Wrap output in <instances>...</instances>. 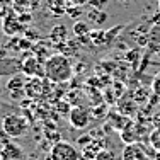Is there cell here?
<instances>
[{
	"instance_id": "obj_3",
	"label": "cell",
	"mask_w": 160,
	"mask_h": 160,
	"mask_svg": "<svg viewBox=\"0 0 160 160\" xmlns=\"http://www.w3.org/2000/svg\"><path fill=\"white\" fill-rule=\"evenodd\" d=\"M49 160H80V153L72 143L58 142L49 152Z\"/></svg>"
},
{
	"instance_id": "obj_17",
	"label": "cell",
	"mask_w": 160,
	"mask_h": 160,
	"mask_svg": "<svg viewBox=\"0 0 160 160\" xmlns=\"http://www.w3.org/2000/svg\"><path fill=\"white\" fill-rule=\"evenodd\" d=\"M94 160H116V155H114V152L108 150V148H102V150H99L96 153Z\"/></svg>"
},
{
	"instance_id": "obj_5",
	"label": "cell",
	"mask_w": 160,
	"mask_h": 160,
	"mask_svg": "<svg viewBox=\"0 0 160 160\" xmlns=\"http://www.w3.org/2000/svg\"><path fill=\"white\" fill-rule=\"evenodd\" d=\"M0 160H28V155L21 145L5 142L0 148Z\"/></svg>"
},
{
	"instance_id": "obj_18",
	"label": "cell",
	"mask_w": 160,
	"mask_h": 160,
	"mask_svg": "<svg viewBox=\"0 0 160 160\" xmlns=\"http://www.w3.org/2000/svg\"><path fill=\"white\" fill-rule=\"evenodd\" d=\"M67 16L77 19L82 16V7H77V5H67Z\"/></svg>"
},
{
	"instance_id": "obj_19",
	"label": "cell",
	"mask_w": 160,
	"mask_h": 160,
	"mask_svg": "<svg viewBox=\"0 0 160 160\" xmlns=\"http://www.w3.org/2000/svg\"><path fill=\"white\" fill-rule=\"evenodd\" d=\"M150 143L155 147V150H158V152H160V129H158V131H153V133H152V136H150Z\"/></svg>"
},
{
	"instance_id": "obj_22",
	"label": "cell",
	"mask_w": 160,
	"mask_h": 160,
	"mask_svg": "<svg viewBox=\"0 0 160 160\" xmlns=\"http://www.w3.org/2000/svg\"><path fill=\"white\" fill-rule=\"evenodd\" d=\"M68 2L72 3V5H77V7H83L85 5L87 2H89V0H68Z\"/></svg>"
},
{
	"instance_id": "obj_10",
	"label": "cell",
	"mask_w": 160,
	"mask_h": 160,
	"mask_svg": "<svg viewBox=\"0 0 160 160\" xmlns=\"http://www.w3.org/2000/svg\"><path fill=\"white\" fill-rule=\"evenodd\" d=\"M39 3V0H14V9L19 10L17 14H29Z\"/></svg>"
},
{
	"instance_id": "obj_23",
	"label": "cell",
	"mask_w": 160,
	"mask_h": 160,
	"mask_svg": "<svg viewBox=\"0 0 160 160\" xmlns=\"http://www.w3.org/2000/svg\"><path fill=\"white\" fill-rule=\"evenodd\" d=\"M5 16H7V9H5V7H2V5H0V24L3 22V19H5Z\"/></svg>"
},
{
	"instance_id": "obj_25",
	"label": "cell",
	"mask_w": 160,
	"mask_h": 160,
	"mask_svg": "<svg viewBox=\"0 0 160 160\" xmlns=\"http://www.w3.org/2000/svg\"><path fill=\"white\" fill-rule=\"evenodd\" d=\"M80 160H90V158H85V157H80Z\"/></svg>"
},
{
	"instance_id": "obj_26",
	"label": "cell",
	"mask_w": 160,
	"mask_h": 160,
	"mask_svg": "<svg viewBox=\"0 0 160 160\" xmlns=\"http://www.w3.org/2000/svg\"><path fill=\"white\" fill-rule=\"evenodd\" d=\"M121 2H129V0H121Z\"/></svg>"
},
{
	"instance_id": "obj_27",
	"label": "cell",
	"mask_w": 160,
	"mask_h": 160,
	"mask_svg": "<svg viewBox=\"0 0 160 160\" xmlns=\"http://www.w3.org/2000/svg\"><path fill=\"white\" fill-rule=\"evenodd\" d=\"M158 9H160V0H158Z\"/></svg>"
},
{
	"instance_id": "obj_2",
	"label": "cell",
	"mask_w": 160,
	"mask_h": 160,
	"mask_svg": "<svg viewBox=\"0 0 160 160\" xmlns=\"http://www.w3.org/2000/svg\"><path fill=\"white\" fill-rule=\"evenodd\" d=\"M2 129L9 138H21L28 133L29 123L26 118L19 116L16 112H10L2 118Z\"/></svg>"
},
{
	"instance_id": "obj_21",
	"label": "cell",
	"mask_w": 160,
	"mask_h": 160,
	"mask_svg": "<svg viewBox=\"0 0 160 160\" xmlns=\"http://www.w3.org/2000/svg\"><path fill=\"white\" fill-rule=\"evenodd\" d=\"M87 3H90V5L94 7V9H99V10H102V7L108 3V0H89Z\"/></svg>"
},
{
	"instance_id": "obj_24",
	"label": "cell",
	"mask_w": 160,
	"mask_h": 160,
	"mask_svg": "<svg viewBox=\"0 0 160 160\" xmlns=\"http://www.w3.org/2000/svg\"><path fill=\"white\" fill-rule=\"evenodd\" d=\"M2 108H7V106H5V104H3V102H2V101H0V109H2Z\"/></svg>"
},
{
	"instance_id": "obj_11",
	"label": "cell",
	"mask_w": 160,
	"mask_h": 160,
	"mask_svg": "<svg viewBox=\"0 0 160 160\" xmlns=\"http://www.w3.org/2000/svg\"><path fill=\"white\" fill-rule=\"evenodd\" d=\"M49 38H51L55 43H63V41H67V38H68V29L65 28L63 24H58V26H55V28L51 29Z\"/></svg>"
},
{
	"instance_id": "obj_7",
	"label": "cell",
	"mask_w": 160,
	"mask_h": 160,
	"mask_svg": "<svg viewBox=\"0 0 160 160\" xmlns=\"http://www.w3.org/2000/svg\"><path fill=\"white\" fill-rule=\"evenodd\" d=\"M43 65L38 58L29 56L22 62V72H24L28 77H38V75H44V68H41Z\"/></svg>"
},
{
	"instance_id": "obj_8",
	"label": "cell",
	"mask_w": 160,
	"mask_h": 160,
	"mask_svg": "<svg viewBox=\"0 0 160 160\" xmlns=\"http://www.w3.org/2000/svg\"><path fill=\"white\" fill-rule=\"evenodd\" d=\"M121 160H147V155H145V150L138 143H131L124 147Z\"/></svg>"
},
{
	"instance_id": "obj_20",
	"label": "cell",
	"mask_w": 160,
	"mask_h": 160,
	"mask_svg": "<svg viewBox=\"0 0 160 160\" xmlns=\"http://www.w3.org/2000/svg\"><path fill=\"white\" fill-rule=\"evenodd\" d=\"M152 90H153L155 96L160 97V75H157V77L153 78V82H152Z\"/></svg>"
},
{
	"instance_id": "obj_9",
	"label": "cell",
	"mask_w": 160,
	"mask_h": 160,
	"mask_svg": "<svg viewBox=\"0 0 160 160\" xmlns=\"http://www.w3.org/2000/svg\"><path fill=\"white\" fill-rule=\"evenodd\" d=\"M22 72V63L16 58H0V77L2 75H14Z\"/></svg>"
},
{
	"instance_id": "obj_12",
	"label": "cell",
	"mask_w": 160,
	"mask_h": 160,
	"mask_svg": "<svg viewBox=\"0 0 160 160\" xmlns=\"http://www.w3.org/2000/svg\"><path fill=\"white\" fill-rule=\"evenodd\" d=\"M48 9L53 16H63L67 14V3L65 0H48Z\"/></svg>"
},
{
	"instance_id": "obj_14",
	"label": "cell",
	"mask_w": 160,
	"mask_h": 160,
	"mask_svg": "<svg viewBox=\"0 0 160 160\" xmlns=\"http://www.w3.org/2000/svg\"><path fill=\"white\" fill-rule=\"evenodd\" d=\"M89 19L94 22L96 26H102L106 21H108V14L104 10H99V9H92V12H89Z\"/></svg>"
},
{
	"instance_id": "obj_16",
	"label": "cell",
	"mask_w": 160,
	"mask_h": 160,
	"mask_svg": "<svg viewBox=\"0 0 160 160\" xmlns=\"http://www.w3.org/2000/svg\"><path fill=\"white\" fill-rule=\"evenodd\" d=\"M24 85H26L24 78H22L21 75H17V77H12V80H9V83H7V89H9L10 92H14V90H16V87H17L19 90H24Z\"/></svg>"
},
{
	"instance_id": "obj_1",
	"label": "cell",
	"mask_w": 160,
	"mask_h": 160,
	"mask_svg": "<svg viewBox=\"0 0 160 160\" xmlns=\"http://www.w3.org/2000/svg\"><path fill=\"white\" fill-rule=\"evenodd\" d=\"M72 75H73V68L65 55H51L44 63V77L55 83L68 82Z\"/></svg>"
},
{
	"instance_id": "obj_13",
	"label": "cell",
	"mask_w": 160,
	"mask_h": 160,
	"mask_svg": "<svg viewBox=\"0 0 160 160\" xmlns=\"http://www.w3.org/2000/svg\"><path fill=\"white\" fill-rule=\"evenodd\" d=\"M73 34L77 38H85V36H89L90 34V26L87 24V22H83V21H77L73 24Z\"/></svg>"
},
{
	"instance_id": "obj_28",
	"label": "cell",
	"mask_w": 160,
	"mask_h": 160,
	"mask_svg": "<svg viewBox=\"0 0 160 160\" xmlns=\"http://www.w3.org/2000/svg\"><path fill=\"white\" fill-rule=\"evenodd\" d=\"M0 5H2V0H0Z\"/></svg>"
},
{
	"instance_id": "obj_15",
	"label": "cell",
	"mask_w": 160,
	"mask_h": 160,
	"mask_svg": "<svg viewBox=\"0 0 160 160\" xmlns=\"http://www.w3.org/2000/svg\"><path fill=\"white\" fill-rule=\"evenodd\" d=\"M121 140H123V142L126 143V145L136 143V135H135V131L131 129V126H128V128L121 129Z\"/></svg>"
},
{
	"instance_id": "obj_4",
	"label": "cell",
	"mask_w": 160,
	"mask_h": 160,
	"mask_svg": "<svg viewBox=\"0 0 160 160\" xmlns=\"http://www.w3.org/2000/svg\"><path fill=\"white\" fill-rule=\"evenodd\" d=\"M68 119H70V124L77 129H83L90 124V119H92V112L89 111L83 106H77L73 108L68 114Z\"/></svg>"
},
{
	"instance_id": "obj_6",
	"label": "cell",
	"mask_w": 160,
	"mask_h": 160,
	"mask_svg": "<svg viewBox=\"0 0 160 160\" xmlns=\"http://www.w3.org/2000/svg\"><path fill=\"white\" fill-rule=\"evenodd\" d=\"M0 26H2L3 32H5L7 36H16V34L22 29L21 21H19L17 14H14V12H7L5 19H3V22Z\"/></svg>"
}]
</instances>
